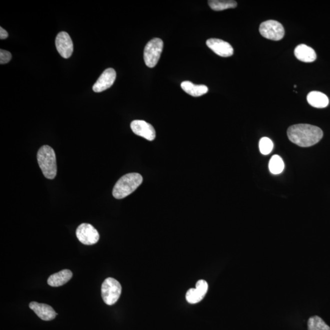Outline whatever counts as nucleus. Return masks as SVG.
Instances as JSON below:
<instances>
[{
	"instance_id": "nucleus-1",
	"label": "nucleus",
	"mask_w": 330,
	"mask_h": 330,
	"mask_svg": "<svg viewBox=\"0 0 330 330\" xmlns=\"http://www.w3.org/2000/svg\"><path fill=\"white\" fill-rule=\"evenodd\" d=\"M287 134L291 142L303 148L315 145L323 135L319 127L306 124L293 125L288 129Z\"/></svg>"
},
{
	"instance_id": "nucleus-2",
	"label": "nucleus",
	"mask_w": 330,
	"mask_h": 330,
	"mask_svg": "<svg viewBox=\"0 0 330 330\" xmlns=\"http://www.w3.org/2000/svg\"><path fill=\"white\" fill-rule=\"evenodd\" d=\"M143 182V177L138 173H129L121 177L113 188V195L121 199L130 195Z\"/></svg>"
},
{
	"instance_id": "nucleus-3",
	"label": "nucleus",
	"mask_w": 330,
	"mask_h": 330,
	"mask_svg": "<svg viewBox=\"0 0 330 330\" xmlns=\"http://www.w3.org/2000/svg\"><path fill=\"white\" fill-rule=\"evenodd\" d=\"M37 158L44 176L49 179H54L57 173L56 155L54 150L51 146H43L39 150Z\"/></svg>"
},
{
	"instance_id": "nucleus-4",
	"label": "nucleus",
	"mask_w": 330,
	"mask_h": 330,
	"mask_svg": "<svg viewBox=\"0 0 330 330\" xmlns=\"http://www.w3.org/2000/svg\"><path fill=\"white\" fill-rule=\"evenodd\" d=\"M163 49V42L160 38H154L148 42L144 51V60L146 65L153 68L157 65Z\"/></svg>"
},
{
	"instance_id": "nucleus-5",
	"label": "nucleus",
	"mask_w": 330,
	"mask_h": 330,
	"mask_svg": "<svg viewBox=\"0 0 330 330\" xmlns=\"http://www.w3.org/2000/svg\"><path fill=\"white\" fill-rule=\"evenodd\" d=\"M122 291L121 285L117 280L108 278L102 285V296L105 303L113 305L118 301Z\"/></svg>"
},
{
	"instance_id": "nucleus-6",
	"label": "nucleus",
	"mask_w": 330,
	"mask_h": 330,
	"mask_svg": "<svg viewBox=\"0 0 330 330\" xmlns=\"http://www.w3.org/2000/svg\"><path fill=\"white\" fill-rule=\"evenodd\" d=\"M260 35L268 40L278 41L284 37V29L279 22L267 21L262 22L259 27Z\"/></svg>"
},
{
	"instance_id": "nucleus-7",
	"label": "nucleus",
	"mask_w": 330,
	"mask_h": 330,
	"mask_svg": "<svg viewBox=\"0 0 330 330\" xmlns=\"http://www.w3.org/2000/svg\"><path fill=\"white\" fill-rule=\"evenodd\" d=\"M76 235L80 242L87 245L96 244L100 237L95 227L88 223H83L77 227Z\"/></svg>"
},
{
	"instance_id": "nucleus-8",
	"label": "nucleus",
	"mask_w": 330,
	"mask_h": 330,
	"mask_svg": "<svg viewBox=\"0 0 330 330\" xmlns=\"http://www.w3.org/2000/svg\"><path fill=\"white\" fill-rule=\"evenodd\" d=\"M55 45L58 53L63 58L67 59L73 55V43L68 33L62 32L58 33L55 40Z\"/></svg>"
},
{
	"instance_id": "nucleus-9",
	"label": "nucleus",
	"mask_w": 330,
	"mask_h": 330,
	"mask_svg": "<svg viewBox=\"0 0 330 330\" xmlns=\"http://www.w3.org/2000/svg\"><path fill=\"white\" fill-rule=\"evenodd\" d=\"M130 127L135 135L145 138L147 140L153 141L156 137V133L153 126L145 121H132Z\"/></svg>"
},
{
	"instance_id": "nucleus-10",
	"label": "nucleus",
	"mask_w": 330,
	"mask_h": 330,
	"mask_svg": "<svg viewBox=\"0 0 330 330\" xmlns=\"http://www.w3.org/2000/svg\"><path fill=\"white\" fill-rule=\"evenodd\" d=\"M116 79V73L115 69L109 68L104 71V73L99 77L95 84L94 85L93 90L94 92L101 93L112 87Z\"/></svg>"
},
{
	"instance_id": "nucleus-11",
	"label": "nucleus",
	"mask_w": 330,
	"mask_h": 330,
	"mask_svg": "<svg viewBox=\"0 0 330 330\" xmlns=\"http://www.w3.org/2000/svg\"><path fill=\"white\" fill-rule=\"evenodd\" d=\"M206 44L215 54L221 57H229L234 54V49L231 44L219 39H209Z\"/></svg>"
},
{
	"instance_id": "nucleus-12",
	"label": "nucleus",
	"mask_w": 330,
	"mask_h": 330,
	"mask_svg": "<svg viewBox=\"0 0 330 330\" xmlns=\"http://www.w3.org/2000/svg\"><path fill=\"white\" fill-rule=\"evenodd\" d=\"M30 308L35 312L41 319L46 321L54 320L57 313L53 307L48 304L39 303L38 302L32 301L29 304Z\"/></svg>"
},
{
	"instance_id": "nucleus-13",
	"label": "nucleus",
	"mask_w": 330,
	"mask_h": 330,
	"mask_svg": "<svg viewBox=\"0 0 330 330\" xmlns=\"http://www.w3.org/2000/svg\"><path fill=\"white\" fill-rule=\"evenodd\" d=\"M294 54L298 60L304 63L314 62L317 58L314 50L305 44L296 46Z\"/></svg>"
},
{
	"instance_id": "nucleus-14",
	"label": "nucleus",
	"mask_w": 330,
	"mask_h": 330,
	"mask_svg": "<svg viewBox=\"0 0 330 330\" xmlns=\"http://www.w3.org/2000/svg\"><path fill=\"white\" fill-rule=\"evenodd\" d=\"M73 277V273L71 270L66 269L60 272L52 274L48 279V284L52 287H60L67 283Z\"/></svg>"
},
{
	"instance_id": "nucleus-15",
	"label": "nucleus",
	"mask_w": 330,
	"mask_h": 330,
	"mask_svg": "<svg viewBox=\"0 0 330 330\" xmlns=\"http://www.w3.org/2000/svg\"><path fill=\"white\" fill-rule=\"evenodd\" d=\"M307 101L310 105L317 109H323L329 104L328 97L318 91H312L307 94Z\"/></svg>"
},
{
	"instance_id": "nucleus-16",
	"label": "nucleus",
	"mask_w": 330,
	"mask_h": 330,
	"mask_svg": "<svg viewBox=\"0 0 330 330\" xmlns=\"http://www.w3.org/2000/svg\"><path fill=\"white\" fill-rule=\"evenodd\" d=\"M181 88L185 93L193 97H200L207 93L209 89L204 85H195L190 81L181 83Z\"/></svg>"
},
{
	"instance_id": "nucleus-17",
	"label": "nucleus",
	"mask_w": 330,
	"mask_h": 330,
	"mask_svg": "<svg viewBox=\"0 0 330 330\" xmlns=\"http://www.w3.org/2000/svg\"><path fill=\"white\" fill-rule=\"evenodd\" d=\"M209 7L211 9L216 11H223L231 8H235L237 4L235 1L232 0H226V1H221V0H210L208 2Z\"/></svg>"
},
{
	"instance_id": "nucleus-18",
	"label": "nucleus",
	"mask_w": 330,
	"mask_h": 330,
	"mask_svg": "<svg viewBox=\"0 0 330 330\" xmlns=\"http://www.w3.org/2000/svg\"><path fill=\"white\" fill-rule=\"evenodd\" d=\"M268 168L273 174H281L284 169L283 160L278 155H273L269 162Z\"/></svg>"
},
{
	"instance_id": "nucleus-19",
	"label": "nucleus",
	"mask_w": 330,
	"mask_h": 330,
	"mask_svg": "<svg viewBox=\"0 0 330 330\" xmlns=\"http://www.w3.org/2000/svg\"><path fill=\"white\" fill-rule=\"evenodd\" d=\"M308 330H330V327L318 316L310 317L307 321Z\"/></svg>"
},
{
	"instance_id": "nucleus-20",
	"label": "nucleus",
	"mask_w": 330,
	"mask_h": 330,
	"mask_svg": "<svg viewBox=\"0 0 330 330\" xmlns=\"http://www.w3.org/2000/svg\"><path fill=\"white\" fill-rule=\"evenodd\" d=\"M205 294L202 293L196 288H191L187 291L186 294V299L188 303L191 304H196L199 303L204 298Z\"/></svg>"
},
{
	"instance_id": "nucleus-21",
	"label": "nucleus",
	"mask_w": 330,
	"mask_h": 330,
	"mask_svg": "<svg viewBox=\"0 0 330 330\" xmlns=\"http://www.w3.org/2000/svg\"><path fill=\"white\" fill-rule=\"evenodd\" d=\"M259 147L260 153L263 155H268L272 151L273 143L270 138L263 137L259 141Z\"/></svg>"
},
{
	"instance_id": "nucleus-22",
	"label": "nucleus",
	"mask_w": 330,
	"mask_h": 330,
	"mask_svg": "<svg viewBox=\"0 0 330 330\" xmlns=\"http://www.w3.org/2000/svg\"><path fill=\"white\" fill-rule=\"evenodd\" d=\"M11 58H12V55L10 52L1 49L0 51V63L1 65L9 63Z\"/></svg>"
},
{
	"instance_id": "nucleus-23",
	"label": "nucleus",
	"mask_w": 330,
	"mask_h": 330,
	"mask_svg": "<svg viewBox=\"0 0 330 330\" xmlns=\"http://www.w3.org/2000/svg\"><path fill=\"white\" fill-rule=\"evenodd\" d=\"M8 37V33L2 27L0 28V39L1 40H5Z\"/></svg>"
}]
</instances>
